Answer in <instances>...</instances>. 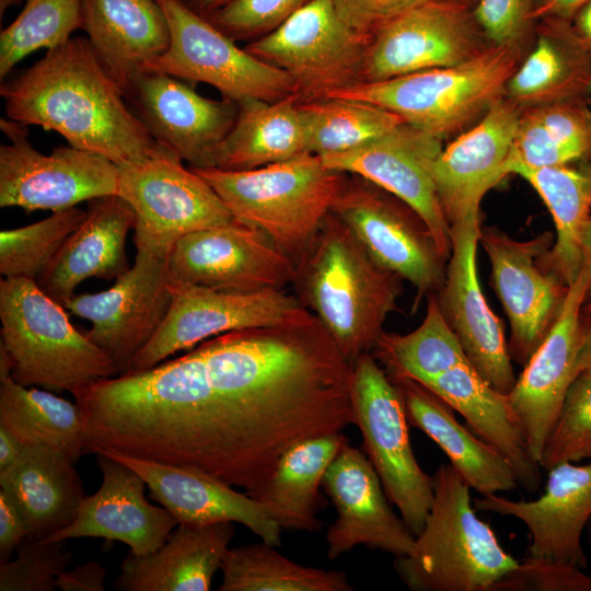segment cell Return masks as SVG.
I'll return each mask as SVG.
<instances>
[{"instance_id": "cell-1", "label": "cell", "mask_w": 591, "mask_h": 591, "mask_svg": "<svg viewBox=\"0 0 591 591\" xmlns=\"http://www.w3.org/2000/svg\"><path fill=\"white\" fill-rule=\"evenodd\" d=\"M217 428L271 456L354 425L352 363L311 313L198 346Z\"/></svg>"}, {"instance_id": "cell-2", "label": "cell", "mask_w": 591, "mask_h": 591, "mask_svg": "<svg viewBox=\"0 0 591 591\" xmlns=\"http://www.w3.org/2000/svg\"><path fill=\"white\" fill-rule=\"evenodd\" d=\"M5 115L62 136L69 146L115 164L149 158L159 143L126 103L123 88L88 38H70L1 84Z\"/></svg>"}, {"instance_id": "cell-3", "label": "cell", "mask_w": 591, "mask_h": 591, "mask_svg": "<svg viewBox=\"0 0 591 591\" xmlns=\"http://www.w3.org/2000/svg\"><path fill=\"white\" fill-rule=\"evenodd\" d=\"M403 279L382 266L334 213L296 265L297 298L354 363L371 352L396 310Z\"/></svg>"}, {"instance_id": "cell-4", "label": "cell", "mask_w": 591, "mask_h": 591, "mask_svg": "<svg viewBox=\"0 0 591 591\" xmlns=\"http://www.w3.org/2000/svg\"><path fill=\"white\" fill-rule=\"evenodd\" d=\"M432 484L425 525L413 553L395 557V572L413 591H494L519 561L478 518L471 487L451 464L438 466Z\"/></svg>"}, {"instance_id": "cell-5", "label": "cell", "mask_w": 591, "mask_h": 591, "mask_svg": "<svg viewBox=\"0 0 591 591\" xmlns=\"http://www.w3.org/2000/svg\"><path fill=\"white\" fill-rule=\"evenodd\" d=\"M192 169L215 189L234 219L263 231L296 265L347 179L310 152L244 171Z\"/></svg>"}, {"instance_id": "cell-6", "label": "cell", "mask_w": 591, "mask_h": 591, "mask_svg": "<svg viewBox=\"0 0 591 591\" xmlns=\"http://www.w3.org/2000/svg\"><path fill=\"white\" fill-rule=\"evenodd\" d=\"M523 55L489 46L460 65L434 68L379 81L358 82L329 93L389 109L441 141L477 124L505 96L508 80Z\"/></svg>"}, {"instance_id": "cell-7", "label": "cell", "mask_w": 591, "mask_h": 591, "mask_svg": "<svg viewBox=\"0 0 591 591\" xmlns=\"http://www.w3.org/2000/svg\"><path fill=\"white\" fill-rule=\"evenodd\" d=\"M65 310L33 279L0 280V343L10 355L13 381L72 394L119 374L108 355L71 324Z\"/></svg>"}, {"instance_id": "cell-8", "label": "cell", "mask_w": 591, "mask_h": 591, "mask_svg": "<svg viewBox=\"0 0 591 591\" xmlns=\"http://www.w3.org/2000/svg\"><path fill=\"white\" fill-rule=\"evenodd\" d=\"M351 401L366 455L390 502L417 536L433 499L432 476L422 471L413 452L401 392L372 352L352 363Z\"/></svg>"}, {"instance_id": "cell-9", "label": "cell", "mask_w": 591, "mask_h": 591, "mask_svg": "<svg viewBox=\"0 0 591 591\" xmlns=\"http://www.w3.org/2000/svg\"><path fill=\"white\" fill-rule=\"evenodd\" d=\"M157 1L169 24L170 45L142 70L209 84L236 103L275 102L298 94L296 82L285 70L236 46L234 39L182 0Z\"/></svg>"}, {"instance_id": "cell-10", "label": "cell", "mask_w": 591, "mask_h": 591, "mask_svg": "<svg viewBox=\"0 0 591 591\" xmlns=\"http://www.w3.org/2000/svg\"><path fill=\"white\" fill-rule=\"evenodd\" d=\"M159 143L147 159L118 166L117 195L136 217L135 246L171 252L184 235L233 219L215 189Z\"/></svg>"}, {"instance_id": "cell-11", "label": "cell", "mask_w": 591, "mask_h": 591, "mask_svg": "<svg viewBox=\"0 0 591 591\" xmlns=\"http://www.w3.org/2000/svg\"><path fill=\"white\" fill-rule=\"evenodd\" d=\"M331 212L375 260L414 287L413 312L441 289L448 259L422 218L403 200L355 175L346 179Z\"/></svg>"}, {"instance_id": "cell-12", "label": "cell", "mask_w": 591, "mask_h": 591, "mask_svg": "<svg viewBox=\"0 0 591 591\" xmlns=\"http://www.w3.org/2000/svg\"><path fill=\"white\" fill-rule=\"evenodd\" d=\"M368 40L341 19L334 0H309L245 49L285 70L300 101H309L361 81Z\"/></svg>"}, {"instance_id": "cell-13", "label": "cell", "mask_w": 591, "mask_h": 591, "mask_svg": "<svg viewBox=\"0 0 591 591\" xmlns=\"http://www.w3.org/2000/svg\"><path fill=\"white\" fill-rule=\"evenodd\" d=\"M0 128L10 140L0 147V207L54 212L117 195L118 166L109 159L69 144L44 154L28 141L26 126L2 117Z\"/></svg>"}, {"instance_id": "cell-14", "label": "cell", "mask_w": 591, "mask_h": 591, "mask_svg": "<svg viewBox=\"0 0 591 591\" xmlns=\"http://www.w3.org/2000/svg\"><path fill=\"white\" fill-rule=\"evenodd\" d=\"M489 46L475 20L473 5L456 0H429L371 34L360 82H379L460 65Z\"/></svg>"}, {"instance_id": "cell-15", "label": "cell", "mask_w": 591, "mask_h": 591, "mask_svg": "<svg viewBox=\"0 0 591 591\" xmlns=\"http://www.w3.org/2000/svg\"><path fill=\"white\" fill-rule=\"evenodd\" d=\"M170 291L172 301L163 323L128 371L150 369L224 333L290 323L311 314L285 289L235 292L170 281Z\"/></svg>"}, {"instance_id": "cell-16", "label": "cell", "mask_w": 591, "mask_h": 591, "mask_svg": "<svg viewBox=\"0 0 591 591\" xmlns=\"http://www.w3.org/2000/svg\"><path fill=\"white\" fill-rule=\"evenodd\" d=\"M135 263L109 289L74 294L63 306L86 318L92 326L86 336L126 373L135 357L163 323L172 301L170 252L136 247Z\"/></svg>"}, {"instance_id": "cell-17", "label": "cell", "mask_w": 591, "mask_h": 591, "mask_svg": "<svg viewBox=\"0 0 591 591\" xmlns=\"http://www.w3.org/2000/svg\"><path fill=\"white\" fill-rule=\"evenodd\" d=\"M491 283L510 324L511 359L524 366L560 313L569 286L542 264L553 243L549 232L518 241L495 227H480Z\"/></svg>"}, {"instance_id": "cell-18", "label": "cell", "mask_w": 591, "mask_h": 591, "mask_svg": "<svg viewBox=\"0 0 591 591\" xmlns=\"http://www.w3.org/2000/svg\"><path fill=\"white\" fill-rule=\"evenodd\" d=\"M169 275L172 282L252 292L292 285L296 264L263 231L233 218L181 237Z\"/></svg>"}, {"instance_id": "cell-19", "label": "cell", "mask_w": 591, "mask_h": 591, "mask_svg": "<svg viewBox=\"0 0 591 591\" xmlns=\"http://www.w3.org/2000/svg\"><path fill=\"white\" fill-rule=\"evenodd\" d=\"M480 212L451 224V254L437 299L477 373L500 393L509 394L517 376L502 324L486 302L479 285L476 253Z\"/></svg>"}, {"instance_id": "cell-20", "label": "cell", "mask_w": 591, "mask_h": 591, "mask_svg": "<svg viewBox=\"0 0 591 591\" xmlns=\"http://www.w3.org/2000/svg\"><path fill=\"white\" fill-rule=\"evenodd\" d=\"M151 137L192 167H213L237 117V103L198 94L178 78L141 70L124 90Z\"/></svg>"}, {"instance_id": "cell-21", "label": "cell", "mask_w": 591, "mask_h": 591, "mask_svg": "<svg viewBox=\"0 0 591 591\" xmlns=\"http://www.w3.org/2000/svg\"><path fill=\"white\" fill-rule=\"evenodd\" d=\"M443 141L407 123L363 146L318 155L334 171L364 178L412 207L426 222L442 255L451 254V227L440 204L428 162Z\"/></svg>"}, {"instance_id": "cell-22", "label": "cell", "mask_w": 591, "mask_h": 591, "mask_svg": "<svg viewBox=\"0 0 591 591\" xmlns=\"http://www.w3.org/2000/svg\"><path fill=\"white\" fill-rule=\"evenodd\" d=\"M322 487L336 510L326 533L331 560L359 545L395 557L413 553L416 536L391 508L368 456L348 440L326 470Z\"/></svg>"}, {"instance_id": "cell-23", "label": "cell", "mask_w": 591, "mask_h": 591, "mask_svg": "<svg viewBox=\"0 0 591 591\" xmlns=\"http://www.w3.org/2000/svg\"><path fill=\"white\" fill-rule=\"evenodd\" d=\"M587 286L588 275L582 268L569 286L555 323L507 394L523 427L531 455L538 463L567 392L579 373L580 314Z\"/></svg>"}, {"instance_id": "cell-24", "label": "cell", "mask_w": 591, "mask_h": 591, "mask_svg": "<svg viewBox=\"0 0 591 591\" xmlns=\"http://www.w3.org/2000/svg\"><path fill=\"white\" fill-rule=\"evenodd\" d=\"M543 495L537 499L511 500L498 494L473 499L476 511L518 519L531 535L525 558L588 565L582 535L591 519V460L586 464L561 462L548 471Z\"/></svg>"}, {"instance_id": "cell-25", "label": "cell", "mask_w": 591, "mask_h": 591, "mask_svg": "<svg viewBox=\"0 0 591 591\" xmlns=\"http://www.w3.org/2000/svg\"><path fill=\"white\" fill-rule=\"evenodd\" d=\"M520 112L501 97L477 124L451 139L428 162L450 227L480 212L484 196L509 175L507 163Z\"/></svg>"}, {"instance_id": "cell-26", "label": "cell", "mask_w": 591, "mask_h": 591, "mask_svg": "<svg viewBox=\"0 0 591 591\" xmlns=\"http://www.w3.org/2000/svg\"><path fill=\"white\" fill-rule=\"evenodd\" d=\"M95 455L100 488L85 497L72 523L43 540L102 537L129 546L136 556L155 552L178 524L176 519L146 499L147 484L131 467L109 455Z\"/></svg>"}, {"instance_id": "cell-27", "label": "cell", "mask_w": 591, "mask_h": 591, "mask_svg": "<svg viewBox=\"0 0 591 591\" xmlns=\"http://www.w3.org/2000/svg\"><path fill=\"white\" fill-rule=\"evenodd\" d=\"M97 453L109 455L137 472L144 479L150 497L170 511L178 524L236 522L260 541L276 547L281 545V528L245 491L194 470L117 452L94 454Z\"/></svg>"}, {"instance_id": "cell-28", "label": "cell", "mask_w": 591, "mask_h": 591, "mask_svg": "<svg viewBox=\"0 0 591 591\" xmlns=\"http://www.w3.org/2000/svg\"><path fill=\"white\" fill-rule=\"evenodd\" d=\"M135 222L132 208L118 195L89 200L85 219L35 280L37 286L63 305L89 278L117 279L129 269L125 246Z\"/></svg>"}, {"instance_id": "cell-29", "label": "cell", "mask_w": 591, "mask_h": 591, "mask_svg": "<svg viewBox=\"0 0 591 591\" xmlns=\"http://www.w3.org/2000/svg\"><path fill=\"white\" fill-rule=\"evenodd\" d=\"M234 522L177 524L155 552H129L114 587L118 591H208L229 544Z\"/></svg>"}, {"instance_id": "cell-30", "label": "cell", "mask_w": 591, "mask_h": 591, "mask_svg": "<svg viewBox=\"0 0 591 591\" xmlns=\"http://www.w3.org/2000/svg\"><path fill=\"white\" fill-rule=\"evenodd\" d=\"M399 390L409 426L429 437L462 479L482 496L520 487L508 459L468 431L440 396L412 379L391 380Z\"/></svg>"}, {"instance_id": "cell-31", "label": "cell", "mask_w": 591, "mask_h": 591, "mask_svg": "<svg viewBox=\"0 0 591 591\" xmlns=\"http://www.w3.org/2000/svg\"><path fill=\"white\" fill-rule=\"evenodd\" d=\"M591 96V53L571 22H537L532 46L510 77L505 97L520 109Z\"/></svg>"}, {"instance_id": "cell-32", "label": "cell", "mask_w": 591, "mask_h": 591, "mask_svg": "<svg viewBox=\"0 0 591 591\" xmlns=\"http://www.w3.org/2000/svg\"><path fill=\"white\" fill-rule=\"evenodd\" d=\"M74 463L45 445H25L19 459L0 472V488L21 511L27 536L47 538L77 518L85 499Z\"/></svg>"}, {"instance_id": "cell-33", "label": "cell", "mask_w": 591, "mask_h": 591, "mask_svg": "<svg viewBox=\"0 0 591 591\" xmlns=\"http://www.w3.org/2000/svg\"><path fill=\"white\" fill-rule=\"evenodd\" d=\"M473 430L511 463L520 487L537 490L542 466L531 455L523 427L508 395L495 390L471 363L459 364L426 382Z\"/></svg>"}, {"instance_id": "cell-34", "label": "cell", "mask_w": 591, "mask_h": 591, "mask_svg": "<svg viewBox=\"0 0 591 591\" xmlns=\"http://www.w3.org/2000/svg\"><path fill=\"white\" fill-rule=\"evenodd\" d=\"M82 12L90 44L123 90L170 45L169 24L157 0H82Z\"/></svg>"}, {"instance_id": "cell-35", "label": "cell", "mask_w": 591, "mask_h": 591, "mask_svg": "<svg viewBox=\"0 0 591 591\" xmlns=\"http://www.w3.org/2000/svg\"><path fill=\"white\" fill-rule=\"evenodd\" d=\"M343 432L309 438L289 448L271 472L246 494L281 530L316 532L326 470L347 441Z\"/></svg>"}, {"instance_id": "cell-36", "label": "cell", "mask_w": 591, "mask_h": 591, "mask_svg": "<svg viewBox=\"0 0 591 591\" xmlns=\"http://www.w3.org/2000/svg\"><path fill=\"white\" fill-rule=\"evenodd\" d=\"M508 173L525 179L549 210L556 233L541 262L570 286L582 271L581 237L591 216V160L544 167L511 165Z\"/></svg>"}, {"instance_id": "cell-37", "label": "cell", "mask_w": 591, "mask_h": 591, "mask_svg": "<svg viewBox=\"0 0 591 591\" xmlns=\"http://www.w3.org/2000/svg\"><path fill=\"white\" fill-rule=\"evenodd\" d=\"M299 102L297 93L275 102H239L236 120L218 149L213 167L252 170L308 152Z\"/></svg>"}, {"instance_id": "cell-38", "label": "cell", "mask_w": 591, "mask_h": 591, "mask_svg": "<svg viewBox=\"0 0 591 591\" xmlns=\"http://www.w3.org/2000/svg\"><path fill=\"white\" fill-rule=\"evenodd\" d=\"M589 160L591 106L587 101H564L521 109L507 172L511 165L544 167Z\"/></svg>"}, {"instance_id": "cell-39", "label": "cell", "mask_w": 591, "mask_h": 591, "mask_svg": "<svg viewBox=\"0 0 591 591\" xmlns=\"http://www.w3.org/2000/svg\"><path fill=\"white\" fill-rule=\"evenodd\" d=\"M0 425L25 445H45L74 464L85 453L83 420L77 403L23 386L11 376L0 380Z\"/></svg>"}, {"instance_id": "cell-40", "label": "cell", "mask_w": 591, "mask_h": 591, "mask_svg": "<svg viewBox=\"0 0 591 591\" xmlns=\"http://www.w3.org/2000/svg\"><path fill=\"white\" fill-rule=\"evenodd\" d=\"M421 324L410 333L383 332L371 351L391 380L421 384L463 363H471L442 314L436 294L427 298Z\"/></svg>"}, {"instance_id": "cell-41", "label": "cell", "mask_w": 591, "mask_h": 591, "mask_svg": "<svg viewBox=\"0 0 591 591\" xmlns=\"http://www.w3.org/2000/svg\"><path fill=\"white\" fill-rule=\"evenodd\" d=\"M265 542L228 548L220 591H352L345 572L294 563Z\"/></svg>"}, {"instance_id": "cell-42", "label": "cell", "mask_w": 591, "mask_h": 591, "mask_svg": "<svg viewBox=\"0 0 591 591\" xmlns=\"http://www.w3.org/2000/svg\"><path fill=\"white\" fill-rule=\"evenodd\" d=\"M308 152L325 155L363 146L405 124L397 114L374 104L341 97L300 101Z\"/></svg>"}, {"instance_id": "cell-43", "label": "cell", "mask_w": 591, "mask_h": 591, "mask_svg": "<svg viewBox=\"0 0 591 591\" xmlns=\"http://www.w3.org/2000/svg\"><path fill=\"white\" fill-rule=\"evenodd\" d=\"M83 28L82 0H27L0 34V78L27 55L59 47Z\"/></svg>"}, {"instance_id": "cell-44", "label": "cell", "mask_w": 591, "mask_h": 591, "mask_svg": "<svg viewBox=\"0 0 591 591\" xmlns=\"http://www.w3.org/2000/svg\"><path fill=\"white\" fill-rule=\"evenodd\" d=\"M85 217L86 210L71 207L28 225L1 231V276L36 280Z\"/></svg>"}, {"instance_id": "cell-45", "label": "cell", "mask_w": 591, "mask_h": 591, "mask_svg": "<svg viewBox=\"0 0 591 591\" xmlns=\"http://www.w3.org/2000/svg\"><path fill=\"white\" fill-rule=\"evenodd\" d=\"M591 460V370L578 373L549 434L540 464L548 471L561 462Z\"/></svg>"}, {"instance_id": "cell-46", "label": "cell", "mask_w": 591, "mask_h": 591, "mask_svg": "<svg viewBox=\"0 0 591 591\" xmlns=\"http://www.w3.org/2000/svg\"><path fill=\"white\" fill-rule=\"evenodd\" d=\"M67 541H46L26 536L16 557L0 563V591H53L56 579L71 563L63 551Z\"/></svg>"}, {"instance_id": "cell-47", "label": "cell", "mask_w": 591, "mask_h": 591, "mask_svg": "<svg viewBox=\"0 0 591 591\" xmlns=\"http://www.w3.org/2000/svg\"><path fill=\"white\" fill-rule=\"evenodd\" d=\"M534 0H478L473 7L477 24L491 46L524 55L532 46L537 21Z\"/></svg>"}, {"instance_id": "cell-48", "label": "cell", "mask_w": 591, "mask_h": 591, "mask_svg": "<svg viewBox=\"0 0 591 591\" xmlns=\"http://www.w3.org/2000/svg\"><path fill=\"white\" fill-rule=\"evenodd\" d=\"M308 1L231 0L208 20L232 39L248 38L274 31Z\"/></svg>"}, {"instance_id": "cell-49", "label": "cell", "mask_w": 591, "mask_h": 591, "mask_svg": "<svg viewBox=\"0 0 591 591\" xmlns=\"http://www.w3.org/2000/svg\"><path fill=\"white\" fill-rule=\"evenodd\" d=\"M494 591H591V577L569 564L524 558Z\"/></svg>"}, {"instance_id": "cell-50", "label": "cell", "mask_w": 591, "mask_h": 591, "mask_svg": "<svg viewBox=\"0 0 591 591\" xmlns=\"http://www.w3.org/2000/svg\"><path fill=\"white\" fill-rule=\"evenodd\" d=\"M426 1L429 0H334L341 19L369 38L381 25Z\"/></svg>"}, {"instance_id": "cell-51", "label": "cell", "mask_w": 591, "mask_h": 591, "mask_svg": "<svg viewBox=\"0 0 591 591\" xmlns=\"http://www.w3.org/2000/svg\"><path fill=\"white\" fill-rule=\"evenodd\" d=\"M26 536L27 526L21 511L0 488V563L8 561Z\"/></svg>"}, {"instance_id": "cell-52", "label": "cell", "mask_w": 591, "mask_h": 591, "mask_svg": "<svg viewBox=\"0 0 591 591\" xmlns=\"http://www.w3.org/2000/svg\"><path fill=\"white\" fill-rule=\"evenodd\" d=\"M105 578V569L93 559L60 572L56 579V587L62 591H104Z\"/></svg>"}, {"instance_id": "cell-53", "label": "cell", "mask_w": 591, "mask_h": 591, "mask_svg": "<svg viewBox=\"0 0 591 591\" xmlns=\"http://www.w3.org/2000/svg\"><path fill=\"white\" fill-rule=\"evenodd\" d=\"M589 0H534V19L571 22L578 10Z\"/></svg>"}, {"instance_id": "cell-54", "label": "cell", "mask_w": 591, "mask_h": 591, "mask_svg": "<svg viewBox=\"0 0 591 591\" xmlns=\"http://www.w3.org/2000/svg\"><path fill=\"white\" fill-rule=\"evenodd\" d=\"M581 345L578 355V372L591 370V303H584L580 314Z\"/></svg>"}, {"instance_id": "cell-55", "label": "cell", "mask_w": 591, "mask_h": 591, "mask_svg": "<svg viewBox=\"0 0 591 591\" xmlns=\"http://www.w3.org/2000/svg\"><path fill=\"white\" fill-rule=\"evenodd\" d=\"M23 450L22 443L3 425H0V472L11 466Z\"/></svg>"}, {"instance_id": "cell-56", "label": "cell", "mask_w": 591, "mask_h": 591, "mask_svg": "<svg viewBox=\"0 0 591 591\" xmlns=\"http://www.w3.org/2000/svg\"><path fill=\"white\" fill-rule=\"evenodd\" d=\"M571 26L579 39L591 53V0L578 10L571 20Z\"/></svg>"}, {"instance_id": "cell-57", "label": "cell", "mask_w": 591, "mask_h": 591, "mask_svg": "<svg viewBox=\"0 0 591 591\" xmlns=\"http://www.w3.org/2000/svg\"><path fill=\"white\" fill-rule=\"evenodd\" d=\"M582 268L588 275L584 303H591V216L588 219L581 237Z\"/></svg>"}, {"instance_id": "cell-58", "label": "cell", "mask_w": 591, "mask_h": 591, "mask_svg": "<svg viewBox=\"0 0 591 591\" xmlns=\"http://www.w3.org/2000/svg\"><path fill=\"white\" fill-rule=\"evenodd\" d=\"M192 10L202 15H209L224 7L231 0H182Z\"/></svg>"}, {"instance_id": "cell-59", "label": "cell", "mask_w": 591, "mask_h": 591, "mask_svg": "<svg viewBox=\"0 0 591 591\" xmlns=\"http://www.w3.org/2000/svg\"><path fill=\"white\" fill-rule=\"evenodd\" d=\"M584 533L587 534V543H588V547H589V551H590V563H591V519L589 520V522H588V524L586 526ZM589 575L591 577V569H590Z\"/></svg>"}, {"instance_id": "cell-60", "label": "cell", "mask_w": 591, "mask_h": 591, "mask_svg": "<svg viewBox=\"0 0 591 591\" xmlns=\"http://www.w3.org/2000/svg\"><path fill=\"white\" fill-rule=\"evenodd\" d=\"M18 0H0V11H1V14L3 13V11L7 10V8L13 3H15Z\"/></svg>"}, {"instance_id": "cell-61", "label": "cell", "mask_w": 591, "mask_h": 591, "mask_svg": "<svg viewBox=\"0 0 591 591\" xmlns=\"http://www.w3.org/2000/svg\"><path fill=\"white\" fill-rule=\"evenodd\" d=\"M456 1H461V2H464V3H467V4H471V5H475V3L478 1V0H456Z\"/></svg>"}, {"instance_id": "cell-62", "label": "cell", "mask_w": 591, "mask_h": 591, "mask_svg": "<svg viewBox=\"0 0 591 591\" xmlns=\"http://www.w3.org/2000/svg\"><path fill=\"white\" fill-rule=\"evenodd\" d=\"M587 102L591 106V96L587 100Z\"/></svg>"}]
</instances>
